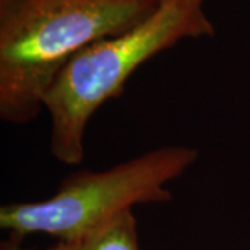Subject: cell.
Segmentation results:
<instances>
[{"label":"cell","instance_id":"obj_2","mask_svg":"<svg viewBox=\"0 0 250 250\" xmlns=\"http://www.w3.org/2000/svg\"><path fill=\"white\" fill-rule=\"evenodd\" d=\"M205 4L206 0H163L139 24L92 43L62 68L45 98L50 152L57 160H83L89 120L107 100L120 96L143 62L184 39L214 36Z\"/></svg>","mask_w":250,"mask_h":250},{"label":"cell","instance_id":"obj_3","mask_svg":"<svg viewBox=\"0 0 250 250\" xmlns=\"http://www.w3.org/2000/svg\"><path fill=\"white\" fill-rule=\"evenodd\" d=\"M197 157L190 146H163L107 170L78 171L49 199L1 206L0 227L21 238L43 233L59 242H83L134 206L170 202L167 185Z\"/></svg>","mask_w":250,"mask_h":250},{"label":"cell","instance_id":"obj_4","mask_svg":"<svg viewBox=\"0 0 250 250\" xmlns=\"http://www.w3.org/2000/svg\"><path fill=\"white\" fill-rule=\"evenodd\" d=\"M81 243L83 250H141L136 218L128 211Z\"/></svg>","mask_w":250,"mask_h":250},{"label":"cell","instance_id":"obj_6","mask_svg":"<svg viewBox=\"0 0 250 250\" xmlns=\"http://www.w3.org/2000/svg\"><path fill=\"white\" fill-rule=\"evenodd\" d=\"M47 250H83L81 242H57Z\"/></svg>","mask_w":250,"mask_h":250},{"label":"cell","instance_id":"obj_1","mask_svg":"<svg viewBox=\"0 0 250 250\" xmlns=\"http://www.w3.org/2000/svg\"><path fill=\"white\" fill-rule=\"evenodd\" d=\"M163 0H0V117L34 121L62 68L92 43L147 18Z\"/></svg>","mask_w":250,"mask_h":250},{"label":"cell","instance_id":"obj_5","mask_svg":"<svg viewBox=\"0 0 250 250\" xmlns=\"http://www.w3.org/2000/svg\"><path fill=\"white\" fill-rule=\"evenodd\" d=\"M21 242H22V238H21V236L11 233L9 239H6V241L1 242V245H0V250H38V249H28V248H24ZM43 250H47V249H43Z\"/></svg>","mask_w":250,"mask_h":250}]
</instances>
